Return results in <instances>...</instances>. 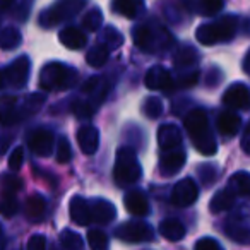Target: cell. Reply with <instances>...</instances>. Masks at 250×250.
Instances as JSON below:
<instances>
[{
    "mask_svg": "<svg viewBox=\"0 0 250 250\" xmlns=\"http://www.w3.org/2000/svg\"><path fill=\"white\" fill-rule=\"evenodd\" d=\"M242 149L245 151L247 154H250V124L247 125L245 132L242 136Z\"/></svg>",
    "mask_w": 250,
    "mask_h": 250,
    "instance_id": "48",
    "label": "cell"
},
{
    "mask_svg": "<svg viewBox=\"0 0 250 250\" xmlns=\"http://www.w3.org/2000/svg\"><path fill=\"white\" fill-rule=\"evenodd\" d=\"M0 212L5 216V218H11L18 212V201L12 197L11 194H5V197L0 202Z\"/></svg>",
    "mask_w": 250,
    "mask_h": 250,
    "instance_id": "41",
    "label": "cell"
},
{
    "mask_svg": "<svg viewBox=\"0 0 250 250\" xmlns=\"http://www.w3.org/2000/svg\"><path fill=\"white\" fill-rule=\"evenodd\" d=\"M158 144H160L161 151H170L182 147V134L177 125L168 124L161 125L158 130Z\"/></svg>",
    "mask_w": 250,
    "mask_h": 250,
    "instance_id": "15",
    "label": "cell"
},
{
    "mask_svg": "<svg viewBox=\"0 0 250 250\" xmlns=\"http://www.w3.org/2000/svg\"><path fill=\"white\" fill-rule=\"evenodd\" d=\"M83 24L89 31H98L103 24V14L100 9H91L89 12H86V16L83 18Z\"/></svg>",
    "mask_w": 250,
    "mask_h": 250,
    "instance_id": "36",
    "label": "cell"
},
{
    "mask_svg": "<svg viewBox=\"0 0 250 250\" xmlns=\"http://www.w3.org/2000/svg\"><path fill=\"white\" fill-rule=\"evenodd\" d=\"M0 236H2V229H0Z\"/></svg>",
    "mask_w": 250,
    "mask_h": 250,
    "instance_id": "53",
    "label": "cell"
},
{
    "mask_svg": "<svg viewBox=\"0 0 250 250\" xmlns=\"http://www.w3.org/2000/svg\"><path fill=\"white\" fill-rule=\"evenodd\" d=\"M144 84H146V87L151 91H171V87H173V79H171V74L168 72L165 67L156 65L146 72Z\"/></svg>",
    "mask_w": 250,
    "mask_h": 250,
    "instance_id": "14",
    "label": "cell"
},
{
    "mask_svg": "<svg viewBox=\"0 0 250 250\" xmlns=\"http://www.w3.org/2000/svg\"><path fill=\"white\" fill-rule=\"evenodd\" d=\"M111 9H113V12L124 16V18L134 19L143 12L144 0H113Z\"/></svg>",
    "mask_w": 250,
    "mask_h": 250,
    "instance_id": "22",
    "label": "cell"
},
{
    "mask_svg": "<svg viewBox=\"0 0 250 250\" xmlns=\"http://www.w3.org/2000/svg\"><path fill=\"white\" fill-rule=\"evenodd\" d=\"M125 209L130 212L132 216H146L149 212V202L147 197L139 190H130L124 199Z\"/></svg>",
    "mask_w": 250,
    "mask_h": 250,
    "instance_id": "17",
    "label": "cell"
},
{
    "mask_svg": "<svg viewBox=\"0 0 250 250\" xmlns=\"http://www.w3.org/2000/svg\"><path fill=\"white\" fill-rule=\"evenodd\" d=\"M197 79H199V72L195 70V72H190L187 74V76H182L180 79H178V86L180 87H192L197 84Z\"/></svg>",
    "mask_w": 250,
    "mask_h": 250,
    "instance_id": "47",
    "label": "cell"
},
{
    "mask_svg": "<svg viewBox=\"0 0 250 250\" xmlns=\"http://www.w3.org/2000/svg\"><path fill=\"white\" fill-rule=\"evenodd\" d=\"M43 103H45V96L43 94H29L28 98H24L22 103L18 104L21 120L24 117H28V115H33L35 111H38Z\"/></svg>",
    "mask_w": 250,
    "mask_h": 250,
    "instance_id": "30",
    "label": "cell"
},
{
    "mask_svg": "<svg viewBox=\"0 0 250 250\" xmlns=\"http://www.w3.org/2000/svg\"><path fill=\"white\" fill-rule=\"evenodd\" d=\"M83 93L89 94V96L93 98V104L98 106V104L104 100V96H106L108 84L104 83L103 77H91V79L83 86Z\"/></svg>",
    "mask_w": 250,
    "mask_h": 250,
    "instance_id": "23",
    "label": "cell"
},
{
    "mask_svg": "<svg viewBox=\"0 0 250 250\" xmlns=\"http://www.w3.org/2000/svg\"><path fill=\"white\" fill-rule=\"evenodd\" d=\"M60 243L65 250H83L84 240L79 233L70 231V229H63L60 233Z\"/></svg>",
    "mask_w": 250,
    "mask_h": 250,
    "instance_id": "33",
    "label": "cell"
},
{
    "mask_svg": "<svg viewBox=\"0 0 250 250\" xmlns=\"http://www.w3.org/2000/svg\"><path fill=\"white\" fill-rule=\"evenodd\" d=\"M199 197V188L192 178H182L171 190V202L177 208H188Z\"/></svg>",
    "mask_w": 250,
    "mask_h": 250,
    "instance_id": "9",
    "label": "cell"
},
{
    "mask_svg": "<svg viewBox=\"0 0 250 250\" xmlns=\"http://www.w3.org/2000/svg\"><path fill=\"white\" fill-rule=\"evenodd\" d=\"M21 45V31L14 26H7L0 31V46L4 50H12Z\"/></svg>",
    "mask_w": 250,
    "mask_h": 250,
    "instance_id": "32",
    "label": "cell"
},
{
    "mask_svg": "<svg viewBox=\"0 0 250 250\" xmlns=\"http://www.w3.org/2000/svg\"><path fill=\"white\" fill-rule=\"evenodd\" d=\"M77 144L84 154H94L100 144V132L93 125H84L77 130Z\"/></svg>",
    "mask_w": 250,
    "mask_h": 250,
    "instance_id": "16",
    "label": "cell"
},
{
    "mask_svg": "<svg viewBox=\"0 0 250 250\" xmlns=\"http://www.w3.org/2000/svg\"><path fill=\"white\" fill-rule=\"evenodd\" d=\"M55 144V137L53 132L48 129H36L29 134L28 137V146L36 156H50Z\"/></svg>",
    "mask_w": 250,
    "mask_h": 250,
    "instance_id": "11",
    "label": "cell"
},
{
    "mask_svg": "<svg viewBox=\"0 0 250 250\" xmlns=\"http://www.w3.org/2000/svg\"><path fill=\"white\" fill-rule=\"evenodd\" d=\"M236 29H238V19L235 16H225L211 24H202L195 31V36L202 45H216V43L231 40Z\"/></svg>",
    "mask_w": 250,
    "mask_h": 250,
    "instance_id": "4",
    "label": "cell"
},
{
    "mask_svg": "<svg viewBox=\"0 0 250 250\" xmlns=\"http://www.w3.org/2000/svg\"><path fill=\"white\" fill-rule=\"evenodd\" d=\"M45 212H46L45 199L40 197V195H33V197L28 199V202H26V216H28L31 221H35V223L42 221Z\"/></svg>",
    "mask_w": 250,
    "mask_h": 250,
    "instance_id": "28",
    "label": "cell"
},
{
    "mask_svg": "<svg viewBox=\"0 0 250 250\" xmlns=\"http://www.w3.org/2000/svg\"><path fill=\"white\" fill-rule=\"evenodd\" d=\"M2 185H4V188H5L7 194H12V192H18L22 188L21 178L12 177V175H4V177H2Z\"/></svg>",
    "mask_w": 250,
    "mask_h": 250,
    "instance_id": "42",
    "label": "cell"
},
{
    "mask_svg": "<svg viewBox=\"0 0 250 250\" xmlns=\"http://www.w3.org/2000/svg\"><path fill=\"white\" fill-rule=\"evenodd\" d=\"M235 197L236 195L229 190L228 187L225 190H219L214 194V197L211 199L209 202V209H211L212 214H218V212H223V211H228L233 204H235Z\"/></svg>",
    "mask_w": 250,
    "mask_h": 250,
    "instance_id": "24",
    "label": "cell"
},
{
    "mask_svg": "<svg viewBox=\"0 0 250 250\" xmlns=\"http://www.w3.org/2000/svg\"><path fill=\"white\" fill-rule=\"evenodd\" d=\"M60 43L69 50H81L86 45V35L81 29L74 28V26H67L60 31Z\"/></svg>",
    "mask_w": 250,
    "mask_h": 250,
    "instance_id": "21",
    "label": "cell"
},
{
    "mask_svg": "<svg viewBox=\"0 0 250 250\" xmlns=\"http://www.w3.org/2000/svg\"><path fill=\"white\" fill-rule=\"evenodd\" d=\"M9 144H11V139H9V137H5V141L0 139V154L5 153V149L9 147Z\"/></svg>",
    "mask_w": 250,
    "mask_h": 250,
    "instance_id": "51",
    "label": "cell"
},
{
    "mask_svg": "<svg viewBox=\"0 0 250 250\" xmlns=\"http://www.w3.org/2000/svg\"><path fill=\"white\" fill-rule=\"evenodd\" d=\"M5 84V76H4V70H0V87Z\"/></svg>",
    "mask_w": 250,
    "mask_h": 250,
    "instance_id": "52",
    "label": "cell"
},
{
    "mask_svg": "<svg viewBox=\"0 0 250 250\" xmlns=\"http://www.w3.org/2000/svg\"><path fill=\"white\" fill-rule=\"evenodd\" d=\"M72 158V151H70V144L65 137H60L59 143H57V161L59 163H67Z\"/></svg>",
    "mask_w": 250,
    "mask_h": 250,
    "instance_id": "40",
    "label": "cell"
},
{
    "mask_svg": "<svg viewBox=\"0 0 250 250\" xmlns=\"http://www.w3.org/2000/svg\"><path fill=\"white\" fill-rule=\"evenodd\" d=\"M77 70L52 62L46 63L40 72V87L45 91H65L77 83Z\"/></svg>",
    "mask_w": 250,
    "mask_h": 250,
    "instance_id": "2",
    "label": "cell"
},
{
    "mask_svg": "<svg viewBox=\"0 0 250 250\" xmlns=\"http://www.w3.org/2000/svg\"><path fill=\"white\" fill-rule=\"evenodd\" d=\"M225 233L240 245L250 243V209L242 208L235 211L225 223Z\"/></svg>",
    "mask_w": 250,
    "mask_h": 250,
    "instance_id": "7",
    "label": "cell"
},
{
    "mask_svg": "<svg viewBox=\"0 0 250 250\" xmlns=\"http://www.w3.org/2000/svg\"><path fill=\"white\" fill-rule=\"evenodd\" d=\"M86 5V0H60L53 7L45 11L40 18V24L45 28H52L55 24L67 21V19L74 18L77 12H81Z\"/></svg>",
    "mask_w": 250,
    "mask_h": 250,
    "instance_id": "6",
    "label": "cell"
},
{
    "mask_svg": "<svg viewBox=\"0 0 250 250\" xmlns=\"http://www.w3.org/2000/svg\"><path fill=\"white\" fill-rule=\"evenodd\" d=\"M115 236L120 238L122 242H129V243H141V242H149L153 240L154 233L147 223L143 221H129L120 225L115 229Z\"/></svg>",
    "mask_w": 250,
    "mask_h": 250,
    "instance_id": "8",
    "label": "cell"
},
{
    "mask_svg": "<svg viewBox=\"0 0 250 250\" xmlns=\"http://www.w3.org/2000/svg\"><path fill=\"white\" fill-rule=\"evenodd\" d=\"M94 110H96V106L91 101L77 100L72 104V111L77 118H91L94 115Z\"/></svg>",
    "mask_w": 250,
    "mask_h": 250,
    "instance_id": "37",
    "label": "cell"
},
{
    "mask_svg": "<svg viewBox=\"0 0 250 250\" xmlns=\"http://www.w3.org/2000/svg\"><path fill=\"white\" fill-rule=\"evenodd\" d=\"M143 113L146 115L147 118H158L161 113H163V103H161L160 98L151 96L144 101L143 104Z\"/></svg>",
    "mask_w": 250,
    "mask_h": 250,
    "instance_id": "35",
    "label": "cell"
},
{
    "mask_svg": "<svg viewBox=\"0 0 250 250\" xmlns=\"http://www.w3.org/2000/svg\"><path fill=\"white\" fill-rule=\"evenodd\" d=\"M22 161H24V149L21 146H18L12 151L11 158H9V168L14 171H18L22 167Z\"/></svg>",
    "mask_w": 250,
    "mask_h": 250,
    "instance_id": "43",
    "label": "cell"
},
{
    "mask_svg": "<svg viewBox=\"0 0 250 250\" xmlns=\"http://www.w3.org/2000/svg\"><path fill=\"white\" fill-rule=\"evenodd\" d=\"M19 101L14 96H2L0 98V124L12 125L21 120L19 117Z\"/></svg>",
    "mask_w": 250,
    "mask_h": 250,
    "instance_id": "19",
    "label": "cell"
},
{
    "mask_svg": "<svg viewBox=\"0 0 250 250\" xmlns=\"http://www.w3.org/2000/svg\"><path fill=\"white\" fill-rule=\"evenodd\" d=\"M29 69L31 63L28 57H19L16 62L11 63V67L4 70L5 84H11L12 87H24L29 77Z\"/></svg>",
    "mask_w": 250,
    "mask_h": 250,
    "instance_id": "10",
    "label": "cell"
},
{
    "mask_svg": "<svg viewBox=\"0 0 250 250\" xmlns=\"http://www.w3.org/2000/svg\"><path fill=\"white\" fill-rule=\"evenodd\" d=\"M185 160H187V154L182 147L177 149H170V151H161V158H160V171L167 177L178 173V171L184 168Z\"/></svg>",
    "mask_w": 250,
    "mask_h": 250,
    "instance_id": "13",
    "label": "cell"
},
{
    "mask_svg": "<svg viewBox=\"0 0 250 250\" xmlns=\"http://www.w3.org/2000/svg\"><path fill=\"white\" fill-rule=\"evenodd\" d=\"M223 0H199V12L202 16H214L223 9Z\"/></svg>",
    "mask_w": 250,
    "mask_h": 250,
    "instance_id": "39",
    "label": "cell"
},
{
    "mask_svg": "<svg viewBox=\"0 0 250 250\" xmlns=\"http://www.w3.org/2000/svg\"><path fill=\"white\" fill-rule=\"evenodd\" d=\"M69 212H70V218H72V221L76 223V225L86 226L91 223V208L83 197H79V195L72 197V201H70V204H69Z\"/></svg>",
    "mask_w": 250,
    "mask_h": 250,
    "instance_id": "20",
    "label": "cell"
},
{
    "mask_svg": "<svg viewBox=\"0 0 250 250\" xmlns=\"http://www.w3.org/2000/svg\"><path fill=\"white\" fill-rule=\"evenodd\" d=\"M87 245L91 250H108V236L101 229L87 231Z\"/></svg>",
    "mask_w": 250,
    "mask_h": 250,
    "instance_id": "34",
    "label": "cell"
},
{
    "mask_svg": "<svg viewBox=\"0 0 250 250\" xmlns=\"http://www.w3.org/2000/svg\"><path fill=\"white\" fill-rule=\"evenodd\" d=\"M16 0H0V11H7Z\"/></svg>",
    "mask_w": 250,
    "mask_h": 250,
    "instance_id": "50",
    "label": "cell"
},
{
    "mask_svg": "<svg viewBox=\"0 0 250 250\" xmlns=\"http://www.w3.org/2000/svg\"><path fill=\"white\" fill-rule=\"evenodd\" d=\"M240 124H242L240 117L231 113V111H225V113H221L218 118V129L221 130V134H225V136H235L240 130Z\"/></svg>",
    "mask_w": 250,
    "mask_h": 250,
    "instance_id": "27",
    "label": "cell"
},
{
    "mask_svg": "<svg viewBox=\"0 0 250 250\" xmlns=\"http://www.w3.org/2000/svg\"><path fill=\"white\" fill-rule=\"evenodd\" d=\"M243 70H245V72L250 76V50L247 52L245 59H243Z\"/></svg>",
    "mask_w": 250,
    "mask_h": 250,
    "instance_id": "49",
    "label": "cell"
},
{
    "mask_svg": "<svg viewBox=\"0 0 250 250\" xmlns=\"http://www.w3.org/2000/svg\"><path fill=\"white\" fill-rule=\"evenodd\" d=\"M104 43L110 50H115V48H120L122 43H124V36L117 31L115 28H106L104 29V36H103Z\"/></svg>",
    "mask_w": 250,
    "mask_h": 250,
    "instance_id": "38",
    "label": "cell"
},
{
    "mask_svg": "<svg viewBox=\"0 0 250 250\" xmlns=\"http://www.w3.org/2000/svg\"><path fill=\"white\" fill-rule=\"evenodd\" d=\"M132 40L141 50L151 53L170 48L171 43H173V38H171V35L168 31H165V29L154 31L149 26H144V24L136 26L132 29Z\"/></svg>",
    "mask_w": 250,
    "mask_h": 250,
    "instance_id": "5",
    "label": "cell"
},
{
    "mask_svg": "<svg viewBox=\"0 0 250 250\" xmlns=\"http://www.w3.org/2000/svg\"><path fill=\"white\" fill-rule=\"evenodd\" d=\"M143 175L141 165L137 163L136 153L129 147H120L117 151L113 167V180L118 187H127V185L136 184Z\"/></svg>",
    "mask_w": 250,
    "mask_h": 250,
    "instance_id": "3",
    "label": "cell"
},
{
    "mask_svg": "<svg viewBox=\"0 0 250 250\" xmlns=\"http://www.w3.org/2000/svg\"><path fill=\"white\" fill-rule=\"evenodd\" d=\"M223 103L228 108L247 110V108H250V89L242 83L233 84L223 94Z\"/></svg>",
    "mask_w": 250,
    "mask_h": 250,
    "instance_id": "12",
    "label": "cell"
},
{
    "mask_svg": "<svg viewBox=\"0 0 250 250\" xmlns=\"http://www.w3.org/2000/svg\"><path fill=\"white\" fill-rule=\"evenodd\" d=\"M195 250H223V247L219 245L214 238L206 236V238L197 240V243H195Z\"/></svg>",
    "mask_w": 250,
    "mask_h": 250,
    "instance_id": "44",
    "label": "cell"
},
{
    "mask_svg": "<svg viewBox=\"0 0 250 250\" xmlns=\"http://www.w3.org/2000/svg\"><path fill=\"white\" fill-rule=\"evenodd\" d=\"M199 177H201V180L204 182L206 185H211L212 182L216 180L214 167H211V165H208V167H201L199 168Z\"/></svg>",
    "mask_w": 250,
    "mask_h": 250,
    "instance_id": "45",
    "label": "cell"
},
{
    "mask_svg": "<svg viewBox=\"0 0 250 250\" xmlns=\"http://www.w3.org/2000/svg\"><path fill=\"white\" fill-rule=\"evenodd\" d=\"M228 188L235 195H249L250 194V173L247 171H236L228 180Z\"/></svg>",
    "mask_w": 250,
    "mask_h": 250,
    "instance_id": "26",
    "label": "cell"
},
{
    "mask_svg": "<svg viewBox=\"0 0 250 250\" xmlns=\"http://www.w3.org/2000/svg\"><path fill=\"white\" fill-rule=\"evenodd\" d=\"M185 129L190 136L192 144L201 154L211 156L218 151V144H216L214 136L209 129V120L204 110L195 108V110L188 111L185 117Z\"/></svg>",
    "mask_w": 250,
    "mask_h": 250,
    "instance_id": "1",
    "label": "cell"
},
{
    "mask_svg": "<svg viewBox=\"0 0 250 250\" xmlns=\"http://www.w3.org/2000/svg\"><path fill=\"white\" fill-rule=\"evenodd\" d=\"M26 250H46V238L43 235H33L28 240Z\"/></svg>",
    "mask_w": 250,
    "mask_h": 250,
    "instance_id": "46",
    "label": "cell"
},
{
    "mask_svg": "<svg viewBox=\"0 0 250 250\" xmlns=\"http://www.w3.org/2000/svg\"><path fill=\"white\" fill-rule=\"evenodd\" d=\"M160 233L170 242H178L185 236V226L178 219H165L160 225Z\"/></svg>",
    "mask_w": 250,
    "mask_h": 250,
    "instance_id": "25",
    "label": "cell"
},
{
    "mask_svg": "<svg viewBox=\"0 0 250 250\" xmlns=\"http://www.w3.org/2000/svg\"><path fill=\"white\" fill-rule=\"evenodd\" d=\"M89 208H91V221L98 223V225H106V223H110L117 216L113 204H110L104 199L94 201L93 204H89Z\"/></svg>",
    "mask_w": 250,
    "mask_h": 250,
    "instance_id": "18",
    "label": "cell"
},
{
    "mask_svg": "<svg viewBox=\"0 0 250 250\" xmlns=\"http://www.w3.org/2000/svg\"><path fill=\"white\" fill-rule=\"evenodd\" d=\"M197 60H199V55L192 46H182L173 55V65L177 67V69H187V67L194 65Z\"/></svg>",
    "mask_w": 250,
    "mask_h": 250,
    "instance_id": "29",
    "label": "cell"
},
{
    "mask_svg": "<svg viewBox=\"0 0 250 250\" xmlns=\"http://www.w3.org/2000/svg\"><path fill=\"white\" fill-rule=\"evenodd\" d=\"M108 55H110V48H108L106 45H103V43H100V45L93 46V48L86 53V62L89 63L91 67H96L98 69V67H103L104 63H106Z\"/></svg>",
    "mask_w": 250,
    "mask_h": 250,
    "instance_id": "31",
    "label": "cell"
}]
</instances>
